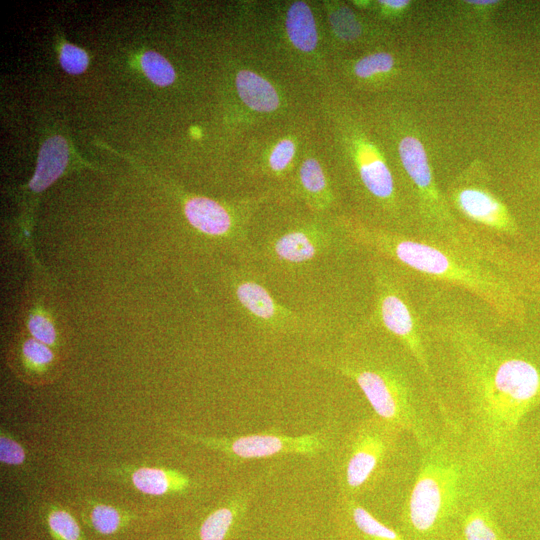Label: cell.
Here are the masks:
<instances>
[{
    "label": "cell",
    "mask_w": 540,
    "mask_h": 540,
    "mask_svg": "<svg viewBox=\"0 0 540 540\" xmlns=\"http://www.w3.org/2000/svg\"><path fill=\"white\" fill-rule=\"evenodd\" d=\"M416 303L440 424L517 509L540 484V337L510 338L494 314L476 316L446 291L420 294Z\"/></svg>",
    "instance_id": "obj_1"
},
{
    "label": "cell",
    "mask_w": 540,
    "mask_h": 540,
    "mask_svg": "<svg viewBox=\"0 0 540 540\" xmlns=\"http://www.w3.org/2000/svg\"><path fill=\"white\" fill-rule=\"evenodd\" d=\"M349 229L359 245L411 275L465 291L500 321L512 326L525 325V291L500 267L496 241L492 238L483 234L476 242L459 244L360 224Z\"/></svg>",
    "instance_id": "obj_2"
},
{
    "label": "cell",
    "mask_w": 540,
    "mask_h": 540,
    "mask_svg": "<svg viewBox=\"0 0 540 540\" xmlns=\"http://www.w3.org/2000/svg\"><path fill=\"white\" fill-rule=\"evenodd\" d=\"M387 337L384 332L379 343L356 336L341 351L323 357L321 364L352 380L374 415L411 435L420 451L440 432L432 410L435 402L414 359L393 337L386 342Z\"/></svg>",
    "instance_id": "obj_3"
},
{
    "label": "cell",
    "mask_w": 540,
    "mask_h": 540,
    "mask_svg": "<svg viewBox=\"0 0 540 540\" xmlns=\"http://www.w3.org/2000/svg\"><path fill=\"white\" fill-rule=\"evenodd\" d=\"M488 489L495 491L457 437L441 425L436 440L420 450L401 510V532L409 540H446L456 531L466 504Z\"/></svg>",
    "instance_id": "obj_4"
},
{
    "label": "cell",
    "mask_w": 540,
    "mask_h": 540,
    "mask_svg": "<svg viewBox=\"0 0 540 540\" xmlns=\"http://www.w3.org/2000/svg\"><path fill=\"white\" fill-rule=\"evenodd\" d=\"M374 265L375 325L399 342L411 355L431 390L436 409L439 397L430 366L410 273L393 262L380 259Z\"/></svg>",
    "instance_id": "obj_5"
},
{
    "label": "cell",
    "mask_w": 540,
    "mask_h": 540,
    "mask_svg": "<svg viewBox=\"0 0 540 540\" xmlns=\"http://www.w3.org/2000/svg\"><path fill=\"white\" fill-rule=\"evenodd\" d=\"M401 435L399 429L376 415L354 427L343 444L339 461L341 496L357 498L382 479Z\"/></svg>",
    "instance_id": "obj_6"
},
{
    "label": "cell",
    "mask_w": 540,
    "mask_h": 540,
    "mask_svg": "<svg viewBox=\"0 0 540 540\" xmlns=\"http://www.w3.org/2000/svg\"><path fill=\"white\" fill-rule=\"evenodd\" d=\"M334 435V430L331 427H323L313 433L298 436L281 433H254L216 438L179 432V436L184 439L216 450L236 461L284 455L316 456L332 447Z\"/></svg>",
    "instance_id": "obj_7"
},
{
    "label": "cell",
    "mask_w": 540,
    "mask_h": 540,
    "mask_svg": "<svg viewBox=\"0 0 540 540\" xmlns=\"http://www.w3.org/2000/svg\"><path fill=\"white\" fill-rule=\"evenodd\" d=\"M447 201L470 223L493 234L517 238L519 226L500 197L489 187L479 170L469 169L452 182Z\"/></svg>",
    "instance_id": "obj_8"
},
{
    "label": "cell",
    "mask_w": 540,
    "mask_h": 540,
    "mask_svg": "<svg viewBox=\"0 0 540 540\" xmlns=\"http://www.w3.org/2000/svg\"><path fill=\"white\" fill-rule=\"evenodd\" d=\"M508 519L513 525V510L509 503L493 490L474 496L463 509L456 527L462 540H521L510 534L501 523Z\"/></svg>",
    "instance_id": "obj_9"
},
{
    "label": "cell",
    "mask_w": 540,
    "mask_h": 540,
    "mask_svg": "<svg viewBox=\"0 0 540 540\" xmlns=\"http://www.w3.org/2000/svg\"><path fill=\"white\" fill-rule=\"evenodd\" d=\"M356 163L360 181L366 191L388 207L396 202V187L391 170L376 147L366 139L356 143Z\"/></svg>",
    "instance_id": "obj_10"
},
{
    "label": "cell",
    "mask_w": 540,
    "mask_h": 540,
    "mask_svg": "<svg viewBox=\"0 0 540 540\" xmlns=\"http://www.w3.org/2000/svg\"><path fill=\"white\" fill-rule=\"evenodd\" d=\"M255 484H249L227 497L210 511L198 528L199 540H227L234 528L245 517L254 495Z\"/></svg>",
    "instance_id": "obj_11"
},
{
    "label": "cell",
    "mask_w": 540,
    "mask_h": 540,
    "mask_svg": "<svg viewBox=\"0 0 540 540\" xmlns=\"http://www.w3.org/2000/svg\"><path fill=\"white\" fill-rule=\"evenodd\" d=\"M235 294L245 311L265 324H284L292 313L280 305L261 284L244 279L237 283Z\"/></svg>",
    "instance_id": "obj_12"
},
{
    "label": "cell",
    "mask_w": 540,
    "mask_h": 540,
    "mask_svg": "<svg viewBox=\"0 0 540 540\" xmlns=\"http://www.w3.org/2000/svg\"><path fill=\"white\" fill-rule=\"evenodd\" d=\"M340 509L352 540H409L401 531L378 520L357 498L341 496Z\"/></svg>",
    "instance_id": "obj_13"
},
{
    "label": "cell",
    "mask_w": 540,
    "mask_h": 540,
    "mask_svg": "<svg viewBox=\"0 0 540 540\" xmlns=\"http://www.w3.org/2000/svg\"><path fill=\"white\" fill-rule=\"evenodd\" d=\"M68 158L69 149L66 140L59 135L48 138L40 148L29 188L34 192L46 189L63 173Z\"/></svg>",
    "instance_id": "obj_14"
},
{
    "label": "cell",
    "mask_w": 540,
    "mask_h": 540,
    "mask_svg": "<svg viewBox=\"0 0 540 540\" xmlns=\"http://www.w3.org/2000/svg\"><path fill=\"white\" fill-rule=\"evenodd\" d=\"M184 212L189 223L207 235L222 236L232 228L229 212L209 198H190L185 204Z\"/></svg>",
    "instance_id": "obj_15"
},
{
    "label": "cell",
    "mask_w": 540,
    "mask_h": 540,
    "mask_svg": "<svg viewBox=\"0 0 540 540\" xmlns=\"http://www.w3.org/2000/svg\"><path fill=\"white\" fill-rule=\"evenodd\" d=\"M130 479L137 490L154 496L184 492L193 485L185 474L158 467L137 468L131 473Z\"/></svg>",
    "instance_id": "obj_16"
},
{
    "label": "cell",
    "mask_w": 540,
    "mask_h": 540,
    "mask_svg": "<svg viewBox=\"0 0 540 540\" xmlns=\"http://www.w3.org/2000/svg\"><path fill=\"white\" fill-rule=\"evenodd\" d=\"M323 247L314 234L293 230L277 237L270 245V252L277 261L298 265L313 260Z\"/></svg>",
    "instance_id": "obj_17"
},
{
    "label": "cell",
    "mask_w": 540,
    "mask_h": 540,
    "mask_svg": "<svg viewBox=\"0 0 540 540\" xmlns=\"http://www.w3.org/2000/svg\"><path fill=\"white\" fill-rule=\"evenodd\" d=\"M239 97L249 108L258 112H271L279 106V96L263 77L249 71H239L235 79Z\"/></svg>",
    "instance_id": "obj_18"
},
{
    "label": "cell",
    "mask_w": 540,
    "mask_h": 540,
    "mask_svg": "<svg viewBox=\"0 0 540 540\" xmlns=\"http://www.w3.org/2000/svg\"><path fill=\"white\" fill-rule=\"evenodd\" d=\"M286 31L292 44L299 50L311 52L315 49L318 41L316 24L305 2L296 1L288 9Z\"/></svg>",
    "instance_id": "obj_19"
},
{
    "label": "cell",
    "mask_w": 540,
    "mask_h": 540,
    "mask_svg": "<svg viewBox=\"0 0 540 540\" xmlns=\"http://www.w3.org/2000/svg\"><path fill=\"white\" fill-rule=\"evenodd\" d=\"M516 525L522 540H540V484L519 508Z\"/></svg>",
    "instance_id": "obj_20"
},
{
    "label": "cell",
    "mask_w": 540,
    "mask_h": 540,
    "mask_svg": "<svg viewBox=\"0 0 540 540\" xmlns=\"http://www.w3.org/2000/svg\"><path fill=\"white\" fill-rule=\"evenodd\" d=\"M141 67L145 75L158 86H168L175 80L172 65L159 53L147 51L141 56Z\"/></svg>",
    "instance_id": "obj_21"
},
{
    "label": "cell",
    "mask_w": 540,
    "mask_h": 540,
    "mask_svg": "<svg viewBox=\"0 0 540 540\" xmlns=\"http://www.w3.org/2000/svg\"><path fill=\"white\" fill-rule=\"evenodd\" d=\"M395 67V59L388 52H375L360 58L354 65V73L361 79L390 73Z\"/></svg>",
    "instance_id": "obj_22"
},
{
    "label": "cell",
    "mask_w": 540,
    "mask_h": 540,
    "mask_svg": "<svg viewBox=\"0 0 540 540\" xmlns=\"http://www.w3.org/2000/svg\"><path fill=\"white\" fill-rule=\"evenodd\" d=\"M123 515L116 507L98 503L90 510V521L93 528L101 534L115 533L123 524Z\"/></svg>",
    "instance_id": "obj_23"
},
{
    "label": "cell",
    "mask_w": 540,
    "mask_h": 540,
    "mask_svg": "<svg viewBox=\"0 0 540 540\" xmlns=\"http://www.w3.org/2000/svg\"><path fill=\"white\" fill-rule=\"evenodd\" d=\"M48 527L57 540H80L81 531L74 517L63 509H54L47 516Z\"/></svg>",
    "instance_id": "obj_24"
},
{
    "label": "cell",
    "mask_w": 540,
    "mask_h": 540,
    "mask_svg": "<svg viewBox=\"0 0 540 540\" xmlns=\"http://www.w3.org/2000/svg\"><path fill=\"white\" fill-rule=\"evenodd\" d=\"M300 181L303 188L312 195H319L326 188V178L320 164L312 158L306 159L300 167Z\"/></svg>",
    "instance_id": "obj_25"
},
{
    "label": "cell",
    "mask_w": 540,
    "mask_h": 540,
    "mask_svg": "<svg viewBox=\"0 0 540 540\" xmlns=\"http://www.w3.org/2000/svg\"><path fill=\"white\" fill-rule=\"evenodd\" d=\"M59 60L62 68L69 74H80L88 66L87 53L72 44H64L61 48Z\"/></svg>",
    "instance_id": "obj_26"
},
{
    "label": "cell",
    "mask_w": 540,
    "mask_h": 540,
    "mask_svg": "<svg viewBox=\"0 0 540 540\" xmlns=\"http://www.w3.org/2000/svg\"><path fill=\"white\" fill-rule=\"evenodd\" d=\"M514 274L519 282H521L525 293L529 284L537 281L540 284V260L534 265L529 264L523 258L518 257L514 253L513 257ZM540 289V288H539Z\"/></svg>",
    "instance_id": "obj_27"
},
{
    "label": "cell",
    "mask_w": 540,
    "mask_h": 540,
    "mask_svg": "<svg viewBox=\"0 0 540 540\" xmlns=\"http://www.w3.org/2000/svg\"><path fill=\"white\" fill-rule=\"evenodd\" d=\"M26 454L18 442L11 437L1 434L0 437V460L8 465H20L25 461Z\"/></svg>",
    "instance_id": "obj_28"
},
{
    "label": "cell",
    "mask_w": 540,
    "mask_h": 540,
    "mask_svg": "<svg viewBox=\"0 0 540 540\" xmlns=\"http://www.w3.org/2000/svg\"><path fill=\"white\" fill-rule=\"evenodd\" d=\"M24 357L34 365L43 366L53 360V353L46 344L36 340L28 339L23 344Z\"/></svg>",
    "instance_id": "obj_29"
},
{
    "label": "cell",
    "mask_w": 540,
    "mask_h": 540,
    "mask_svg": "<svg viewBox=\"0 0 540 540\" xmlns=\"http://www.w3.org/2000/svg\"><path fill=\"white\" fill-rule=\"evenodd\" d=\"M295 153V145L291 140H281L271 152L269 165L273 171L284 170L291 162Z\"/></svg>",
    "instance_id": "obj_30"
},
{
    "label": "cell",
    "mask_w": 540,
    "mask_h": 540,
    "mask_svg": "<svg viewBox=\"0 0 540 540\" xmlns=\"http://www.w3.org/2000/svg\"><path fill=\"white\" fill-rule=\"evenodd\" d=\"M28 328L33 338L51 345L55 342L56 332L52 323L40 315L32 316L28 323Z\"/></svg>",
    "instance_id": "obj_31"
},
{
    "label": "cell",
    "mask_w": 540,
    "mask_h": 540,
    "mask_svg": "<svg viewBox=\"0 0 540 540\" xmlns=\"http://www.w3.org/2000/svg\"><path fill=\"white\" fill-rule=\"evenodd\" d=\"M335 19V27L341 37L351 40L360 35V24L351 11L344 9L338 13Z\"/></svg>",
    "instance_id": "obj_32"
},
{
    "label": "cell",
    "mask_w": 540,
    "mask_h": 540,
    "mask_svg": "<svg viewBox=\"0 0 540 540\" xmlns=\"http://www.w3.org/2000/svg\"><path fill=\"white\" fill-rule=\"evenodd\" d=\"M379 3L382 4L388 11L396 14L407 11L411 5V1L409 0H382L379 1Z\"/></svg>",
    "instance_id": "obj_33"
},
{
    "label": "cell",
    "mask_w": 540,
    "mask_h": 540,
    "mask_svg": "<svg viewBox=\"0 0 540 540\" xmlns=\"http://www.w3.org/2000/svg\"><path fill=\"white\" fill-rule=\"evenodd\" d=\"M534 435H535V440H536L537 446H538L539 451H540V417H539V419H538V421L536 423Z\"/></svg>",
    "instance_id": "obj_34"
},
{
    "label": "cell",
    "mask_w": 540,
    "mask_h": 540,
    "mask_svg": "<svg viewBox=\"0 0 540 540\" xmlns=\"http://www.w3.org/2000/svg\"><path fill=\"white\" fill-rule=\"evenodd\" d=\"M446 540H462L459 535L456 533V531L451 535L449 536Z\"/></svg>",
    "instance_id": "obj_35"
}]
</instances>
